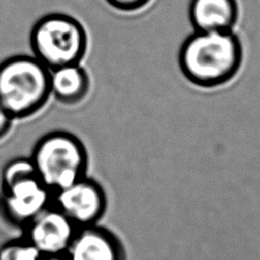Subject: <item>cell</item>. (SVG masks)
Segmentation results:
<instances>
[{"label":"cell","mask_w":260,"mask_h":260,"mask_svg":"<svg viewBox=\"0 0 260 260\" xmlns=\"http://www.w3.org/2000/svg\"><path fill=\"white\" fill-rule=\"evenodd\" d=\"M87 46L86 29L76 17L63 13L40 17L30 32L32 55L49 70L80 63Z\"/></svg>","instance_id":"cell-5"},{"label":"cell","mask_w":260,"mask_h":260,"mask_svg":"<svg viewBox=\"0 0 260 260\" xmlns=\"http://www.w3.org/2000/svg\"><path fill=\"white\" fill-rule=\"evenodd\" d=\"M44 260H66L63 255H57V257H45Z\"/></svg>","instance_id":"cell-14"},{"label":"cell","mask_w":260,"mask_h":260,"mask_svg":"<svg viewBox=\"0 0 260 260\" xmlns=\"http://www.w3.org/2000/svg\"><path fill=\"white\" fill-rule=\"evenodd\" d=\"M31 162L53 194L87 176L88 154L83 141L67 131L45 134L34 146Z\"/></svg>","instance_id":"cell-3"},{"label":"cell","mask_w":260,"mask_h":260,"mask_svg":"<svg viewBox=\"0 0 260 260\" xmlns=\"http://www.w3.org/2000/svg\"><path fill=\"white\" fill-rule=\"evenodd\" d=\"M189 21L194 31H233L240 17L237 0H190Z\"/></svg>","instance_id":"cell-9"},{"label":"cell","mask_w":260,"mask_h":260,"mask_svg":"<svg viewBox=\"0 0 260 260\" xmlns=\"http://www.w3.org/2000/svg\"><path fill=\"white\" fill-rule=\"evenodd\" d=\"M78 228L51 204L22 228V237L30 242L43 257L64 255Z\"/></svg>","instance_id":"cell-7"},{"label":"cell","mask_w":260,"mask_h":260,"mask_svg":"<svg viewBox=\"0 0 260 260\" xmlns=\"http://www.w3.org/2000/svg\"><path fill=\"white\" fill-rule=\"evenodd\" d=\"M151 2L152 0H106V3L114 10L124 13L141 11L149 5Z\"/></svg>","instance_id":"cell-12"},{"label":"cell","mask_w":260,"mask_h":260,"mask_svg":"<svg viewBox=\"0 0 260 260\" xmlns=\"http://www.w3.org/2000/svg\"><path fill=\"white\" fill-rule=\"evenodd\" d=\"M13 122H14V119L11 117V115L0 103V140L5 138L8 132L11 131Z\"/></svg>","instance_id":"cell-13"},{"label":"cell","mask_w":260,"mask_h":260,"mask_svg":"<svg viewBox=\"0 0 260 260\" xmlns=\"http://www.w3.org/2000/svg\"><path fill=\"white\" fill-rule=\"evenodd\" d=\"M49 98V69L34 55H14L0 63V103L13 119L36 115Z\"/></svg>","instance_id":"cell-2"},{"label":"cell","mask_w":260,"mask_h":260,"mask_svg":"<svg viewBox=\"0 0 260 260\" xmlns=\"http://www.w3.org/2000/svg\"><path fill=\"white\" fill-rule=\"evenodd\" d=\"M44 258L24 237L8 241L0 246V260H44Z\"/></svg>","instance_id":"cell-11"},{"label":"cell","mask_w":260,"mask_h":260,"mask_svg":"<svg viewBox=\"0 0 260 260\" xmlns=\"http://www.w3.org/2000/svg\"><path fill=\"white\" fill-rule=\"evenodd\" d=\"M52 204L76 227L96 225L105 216L108 199L103 187L87 176L53 194Z\"/></svg>","instance_id":"cell-6"},{"label":"cell","mask_w":260,"mask_h":260,"mask_svg":"<svg viewBox=\"0 0 260 260\" xmlns=\"http://www.w3.org/2000/svg\"><path fill=\"white\" fill-rule=\"evenodd\" d=\"M63 257L66 260H126L119 237L99 223L78 228Z\"/></svg>","instance_id":"cell-8"},{"label":"cell","mask_w":260,"mask_h":260,"mask_svg":"<svg viewBox=\"0 0 260 260\" xmlns=\"http://www.w3.org/2000/svg\"><path fill=\"white\" fill-rule=\"evenodd\" d=\"M51 96L67 106L82 102L91 88V79L80 63L67 64L49 70Z\"/></svg>","instance_id":"cell-10"},{"label":"cell","mask_w":260,"mask_h":260,"mask_svg":"<svg viewBox=\"0 0 260 260\" xmlns=\"http://www.w3.org/2000/svg\"><path fill=\"white\" fill-rule=\"evenodd\" d=\"M0 190V212L21 230L52 204L53 192L40 180L30 157L15 158L4 167Z\"/></svg>","instance_id":"cell-4"},{"label":"cell","mask_w":260,"mask_h":260,"mask_svg":"<svg viewBox=\"0 0 260 260\" xmlns=\"http://www.w3.org/2000/svg\"><path fill=\"white\" fill-rule=\"evenodd\" d=\"M178 61L183 77L194 86L217 88L239 74L243 45L234 30L194 31L182 43Z\"/></svg>","instance_id":"cell-1"}]
</instances>
